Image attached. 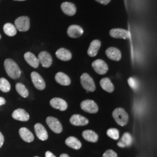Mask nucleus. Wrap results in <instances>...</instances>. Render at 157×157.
I'll return each instance as SVG.
<instances>
[{
	"label": "nucleus",
	"mask_w": 157,
	"mask_h": 157,
	"mask_svg": "<svg viewBox=\"0 0 157 157\" xmlns=\"http://www.w3.org/2000/svg\"><path fill=\"white\" fill-rule=\"evenodd\" d=\"M4 68L7 75L13 79H17L21 76V71L17 64L12 59H6L4 61Z\"/></svg>",
	"instance_id": "nucleus-1"
},
{
	"label": "nucleus",
	"mask_w": 157,
	"mask_h": 157,
	"mask_svg": "<svg viewBox=\"0 0 157 157\" xmlns=\"http://www.w3.org/2000/svg\"><path fill=\"white\" fill-rule=\"evenodd\" d=\"M112 117L117 124L121 126H125L129 121V115L122 108H115L112 112Z\"/></svg>",
	"instance_id": "nucleus-2"
},
{
	"label": "nucleus",
	"mask_w": 157,
	"mask_h": 157,
	"mask_svg": "<svg viewBox=\"0 0 157 157\" xmlns=\"http://www.w3.org/2000/svg\"><path fill=\"white\" fill-rule=\"evenodd\" d=\"M80 82L85 90L90 92H93L95 91V83L89 74L83 73L80 77Z\"/></svg>",
	"instance_id": "nucleus-3"
},
{
	"label": "nucleus",
	"mask_w": 157,
	"mask_h": 157,
	"mask_svg": "<svg viewBox=\"0 0 157 157\" xmlns=\"http://www.w3.org/2000/svg\"><path fill=\"white\" fill-rule=\"evenodd\" d=\"M15 26L20 32H24L28 31L30 29V19L26 16L19 17L15 21Z\"/></svg>",
	"instance_id": "nucleus-4"
},
{
	"label": "nucleus",
	"mask_w": 157,
	"mask_h": 157,
	"mask_svg": "<svg viewBox=\"0 0 157 157\" xmlns=\"http://www.w3.org/2000/svg\"><path fill=\"white\" fill-rule=\"evenodd\" d=\"M46 123L49 126L51 130L56 133H61L62 132V124L56 118L52 117H48L46 119Z\"/></svg>",
	"instance_id": "nucleus-5"
},
{
	"label": "nucleus",
	"mask_w": 157,
	"mask_h": 157,
	"mask_svg": "<svg viewBox=\"0 0 157 157\" xmlns=\"http://www.w3.org/2000/svg\"><path fill=\"white\" fill-rule=\"evenodd\" d=\"M81 108L85 111L90 113H96L98 111V107L95 102L91 100H86L80 104Z\"/></svg>",
	"instance_id": "nucleus-6"
},
{
	"label": "nucleus",
	"mask_w": 157,
	"mask_h": 157,
	"mask_svg": "<svg viewBox=\"0 0 157 157\" xmlns=\"http://www.w3.org/2000/svg\"><path fill=\"white\" fill-rule=\"evenodd\" d=\"M92 67L99 75H104L108 71V66L107 63L102 59H97L92 63Z\"/></svg>",
	"instance_id": "nucleus-7"
},
{
	"label": "nucleus",
	"mask_w": 157,
	"mask_h": 157,
	"mask_svg": "<svg viewBox=\"0 0 157 157\" xmlns=\"http://www.w3.org/2000/svg\"><path fill=\"white\" fill-rule=\"evenodd\" d=\"M31 78L34 86L37 89L43 90L45 89V81L40 74L36 72H33L31 73Z\"/></svg>",
	"instance_id": "nucleus-8"
},
{
	"label": "nucleus",
	"mask_w": 157,
	"mask_h": 157,
	"mask_svg": "<svg viewBox=\"0 0 157 157\" xmlns=\"http://www.w3.org/2000/svg\"><path fill=\"white\" fill-rule=\"evenodd\" d=\"M110 36L115 39H128L130 37V33L126 30L123 29H112L109 32Z\"/></svg>",
	"instance_id": "nucleus-9"
},
{
	"label": "nucleus",
	"mask_w": 157,
	"mask_h": 157,
	"mask_svg": "<svg viewBox=\"0 0 157 157\" xmlns=\"http://www.w3.org/2000/svg\"><path fill=\"white\" fill-rule=\"evenodd\" d=\"M38 59L43 67H50L52 63V58L50 54L47 51H42L39 54Z\"/></svg>",
	"instance_id": "nucleus-10"
},
{
	"label": "nucleus",
	"mask_w": 157,
	"mask_h": 157,
	"mask_svg": "<svg viewBox=\"0 0 157 157\" xmlns=\"http://www.w3.org/2000/svg\"><path fill=\"white\" fill-rule=\"evenodd\" d=\"M50 103L52 108L59 109L61 111H64L67 109V102L61 98H54L52 100H51Z\"/></svg>",
	"instance_id": "nucleus-11"
},
{
	"label": "nucleus",
	"mask_w": 157,
	"mask_h": 157,
	"mask_svg": "<svg viewBox=\"0 0 157 157\" xmlns=\"http://www.w3.org/2000/svg\"><path fill=\"white\" fill-rule=\"evenodd\" d=\"M70 122L76 126H83L89 124V120L82 115L75 114L70 118Z\"/></svg>",
	"instance_id": "nucleus-12"
},
{
	"label": "nucleus",
	"mask_w": 157,
	"mask_h": 157,
	"mask_svg": "<svg viewBox=\"0 0 157 157\" xmlns=\"http://www.w3.org/2000/svg\"><path fill=\"white\" fill-rule=\"evenodd\" d=\"M67 33L70 37L78 38L83 34V29L78 25H73L67 29Z\"/></svg>",
	"instance_id": "nucleus-13"
},
{
	"label": "nucleus",
	"mask_w": 157,
	"mask_h": 157,
	"mask_svg": "<svg viewBox=\"0 0 157 157\" xmlns=\"http://www.w3.org/2000/svg\"><path fill=\"white\" fill-rule=\"evenodd\" d=\"M12 117L14 119L22 122H26L30 118L28 113L22 108H19L14 111L12 114Z\"/></svg>",
	"instance_id": "nucleus-14"
},
{
	"label": "nucleus",
	"mask_w": 157,
	"mask_h": 157,
	"mask_svg": "<svg viewBox=\"0 0 157 157\" xmlns=\"http://www.w3.org/2000/svg\"><path fill=\"white\" fill-rule=\"evenodd\" d=\"M34 130L37 137L40 140H47L48 138V133L44 126L41 124H36L34 125Z\"/></svg>",
	"instance_id": "nucleus-15"
},
{
	"label": "nucleus",
	"mask_w": 157,
	"mask_h": 157,
	"mask_svg": "<svg viewBox=\"0 0 157 157\" xmlns=\"http://www.w3.org/2000/svg\"><path fill=\"white\" fill-rule=\"evenodd\" d=\"M105 54L108 58L115 61H120L122 58L121 51L115 47L108 48L105 51Z\"/></svg>",
	"instance_id": "nucleus-16"
},
{
	"label": "nucleus",
	"mask_w": 157,
	"mask_h": 157,
	"mask_svg": "<svg viewBox=\"0 0 157 157\" xmlns=\"http://www.w3.org/2000/svg\"><path fill=\"white\" fill-rule=\"evenodd\" d=\"M24 58L29 65L34 68H37L39 66V61L35 55L31 52H27L25 54Z\"/></svg>",
	"instance_id": "nucleus-17"
},
{
	"label": "nucleus",
	"mask_w": 157,
	"mask_h": 157,
	"mask_svg": "<svg viewBox=\"0 0 157 157\" xmlns=\"http://www.w3.org/2000/svg\"><path fill=\"white\" fill-rule=\"evenodd\" d=\"M101 41L98 40H94L91 41L87 51L88 55L91 57L96 56L101 47Z\"/></svg>",
	"instance_id": "nucleus-18"
},
{
	"label": "nucleus",
	"mask_w": 157,
	"mask_h": 157,
	"mask_svg": "<svg viewBox=\"0 0 157 157\" xmlns=\"http://www.w3.org/2000/svg\"><path fill=\"white\" fill-rule=\"evenodd\" d=\"M56 56L59 59L63 61H68L71 60L72 58V53L70 51L68 50L65 48H61L56 51Z\"/></svg>",
	"instance_id": "nucleus-19"
},
{
	"label": "nucleus",
	"mask_w": 157,
	"mask_h": 157,
	"mask_svg": "<svg viewBox=\"0 0 157 157\" xmlns=\"http://www.w3.org/2000/svg\"><path fill=\"white\" fill-rule=\"evenodd\" d=\"M62 11L68 16H73L76 12V7L73 3L64 2L61 4Z\"/></svg>",
	"instance_id": "nucleus-20"
},
{
	"label": "nucleus",
	"mask_w": 157,
	"mask_h": 157,
	"mask_svg": "<svg viewBox=\"0 0 157 157\" xmlns=\"http://www.w3.org/2000/svg\"><path fill=\"white\" fill-rule=\"evenodd\" d=\"M133 142V139L132 135L128 132L124 133L120 140L117 143V145L119 147L124 148L126 147H130L132 145Z\"/></svg>",
	"instance_id": "nucleus-21"
},
{
	"label": "nucleus",
	"mask_w": 157,
	"mask_h": 157,
	"mask_svg": "<svg viewBox=\"0 0 157 157\" xmlns=\"http://www.w3.org/2000/svg\"><path fill=\"white\" fill-rule=\"evenodd\" d=\"M55 78L56 82L62 86H69L71 83V80L70 78L67 75L61 72L56 73Z\"/></svg>",
	"instance_id": "nucleus-22"
},
{
	"label": "nucleus",
	"mask_w": 157,
	"mask_h": 157,
	"mask_svg": "<svg viewBox=\"0 0 157 157\" xmlns=\"http://www.w3.org/2000/svg\"><path fill=\"white\" fill-rule=\"evenodd\" d=\"M19 133L23 140L26 142L31 143L34 139L33 133L26 128H21L19 130Z\"/></svg>",
	"instance_id": "nucleus-23"
},
{
	"label": "nucleus",
	"mask_w": 157,
	"mask_h": 157,
	"mask_svg": "<svg viewBox=\"0 0 157 157\" xmlns=\"http://www.w3.org/2000/svg\"><path fill=\"white\" fill-rule=\"evenodd\" d=\"M82 136L86 140L91 143H95L98 140V135L91 130H86L83 131L82 133Z\"/></svg>",
	"instance_id": "nucleus-24"
},
{
	"label": "nucleus",
	"mask_w": 157,
	"mask_h": 157,
	"mask_svg": "<svg viewBox=\"0 0 157 157\" xmlns=\"http://www.w3.org/2000/svg\"><path fill=\"white\" fill-rule=\"evenodd\" d=\"M65 143L69 147L76 150H79L82 147L81 142L77 138L73 136H70L67 137L65 140Z\"/></svg>",
	"instance_id": "nucleus-25"
},
{
	"label": "nucleus",
	"mask_w": 157,
	"mask_h": 157,
	"mask_svg": "<svg viewBox=\"0 0 157 157\" xmlns=\"http://www.w3.org/2000/svg\"><path fill=\"white\" fill-rule=\"evenodd\" d=\"M100 83L102 89L108 93H111L114 91V86L109 78H102Z\"/></svg>",
	"instance_id": "nucleus-26"
},
{
	"label": "nucleus",
	"mask_w": 157,
	"mask_h": 157,
	"mask_svg": "<svg viewBox=\"0 0 157 157\" xmlns=\"http://www.w3.org/2000/svg\"><path fill=\"white\" fill-rule=\"evenodd\" d=\"M4 33L10 37H13L17 33V29L15 26L11 23H6L3 27Z\"/></svg>",
	"instance_id": "nucleus-27"
},
{
	"label": "nucleus",
	"mask_w": 157,
	"mask_h": 157,
	"mask_svg": "<svg viewBox=\"0 0 157 157\" xmlns=\"http://www.w3.org/2000/svg\"><path fill=\"white\" fill-rule=\"evenodd\" d=\"M16 90L17 93L23 98H27L29 96V91L25 86L21 83L16 84Z\"/></svg>",
	"instance_id": "nucleus-28"
},
{
	"label": "nucleus",
	"mask_w": 157,
	"mask_h": 157,
	"mask_svg": "<svg viewBox=\"0 0 157 157\" xmlns=\"http://www.w3.org/2000/svg\"><path fill=\"white\" fill-rule=\"evenodd\" d=\"M11 90V84L5 78H0V90L4 93H8Z\"/></svg>",
	"instance_id": "nucleus-29"
},
{
	"label": "nucleus",
	"mask_w": 157,
	"mask_h": 157,
	"mask_svg": "<svg viewBox=\"0 0 157 157\" xmlns=\"http://www.w3.org/2000/svg\"><path fill=\"white\" fill-rule=\"evenodd\" d=\"M107 134L108 137L115 140H117L119 138V132L118 129L115 128H110L107 131Z\"/></svg>",
	"instance_id": "nucleus-30"
},
{
	"label": "nucleus",
	"mask_w": 157,
	"mask_h": 157,
	"mask_svg": "<svg viewBox=\"0 0 157 157\" xmlns=\"http://www.w3.org/2000/svg\"><path fill=\"white\" fill-rule=\"evenodd\" d=\"M128 83H129V86L131 88H132L133 89H136L137 88V80L133 78H130L128 79Z\"/></svg>",
	"instance_id": "nucleus-31"
},
{
	"label": "nucleus",
	"mask_w": 157,
	"mask_h": 157,
	"mask_svg": "<svg viewBox=\"0 0 157 157\" xmlns=\"http://www.w3.org/2000/svg\"><path fill=\"white\" fill-rule=\"evenodd\" d=\"M102 157H118V155L112 150H108L104 153Z\"/></svg>",
	"instance_id": "nucleus-32"
},
{
	"label": "nucleus",
	"mask_w": 157,
	"mask_h": 157,
	"mask_svg": "<svg viewBox=\"0 0 157 157\" xmlns=\"http://www.w3.org/2000/svg\"><path fill=\"white\" fill-rule=\"evenodd\" d=\"M96 1H97L98 2L100 3L102 5H107L110 2H111V0H95Z\"/></svg>",
	"instance_id": "nucleus-33"
},
{
	"label": "nucleus",
	"mask_w": 157,
	"mask_h": 157,
	"mask_svg": "<svg viewBox=\"0 0 157 157\" xmlns=\"http://www.w3.org/2000/svg\"><path fill=\"white\" fill-rule=\"evenodd\" d=\"M4 142V136L2 134L1 132H0V148L2 146Z\"/></svg>",
	"instance_id": "nucleus-34"
},
{
	"label": "nucleus",
	"mask_w": 157,
	"mask_h": 157,
	"mask_svg": "<svg viewBox=\"0 0 157 157\" xmlns=\"http://www.w3.org/2000/svg\"><path fill=\"white\" fill-rule=\"evenodd\" d=\"M45 157H56L51 152L49 151L45 152Z\"/></svg>",
	"instance_id": "nucleus-35"
},
{
	"label": "nucleus",
	"mask_w": 157,
	"mask_h": 157,
	"mask_svg": "<svg viewBox=\"0 0 157 157\" xmlns=\"http://www.w3.org/2000/svg\"><path fill=\"white\" fill-rule=\"evenodd\" d=\"M6 100L3 97H0V106L6 104Z\"/></svg>",
	"instance_id": "nucleus-36"
},
{
	"label": "nucleus",
	"mask_w": 157,
	"mask_h": 157,
	"mask_svg": "<svg viewBox=\"0 0 157 157\" xmlns=\"http://www.w3.org/2000/svg\"><path fill=\"white\" fill-rule=\"evenodd\" d=\"M60 157H70L67 154H61V155H60Z\"/></svg>",
	"instance_id": "nucleus-37"
},
{
	"label": "nucleus",
	"mask_w": 157,
	"mask_h": 157,
	"mask_svg": "<svg viewBox=\"0 0 157 157\" xmlns=\"http://www.w3.org/2000/svg\"><path fill=\"white\" fill-rule=\"evenodd\" d=\"M14 1H26V0H14Z\"/></svg>",
	"instance_id": "nucleus-38"
},
{
	"label": "nucleus",
	"mask_w": 157,
	"mask_h": 157,
	"mask_svg": "<svg viewBox=\"0 0 157 157\" xmlns=\"http://www.w3.org/2000/svg\"><path fill=\"white\" fill-rule=\"evenodd\" d=\"M1 39V35L0 34V39Z\"/></svg>",
	"instance_id": "nucleus-39"
},
{
	"label": "nucleus",
	"mask_w": 157,
	"mask_h": 157,
	"mask_svg": "<svg viewBox=\"0 0 157 157\" xmlns=\"http://www.w3.org/2000/svg\"></svg>",
	"instance_id": "nucleus-40"
}]
</instances>
